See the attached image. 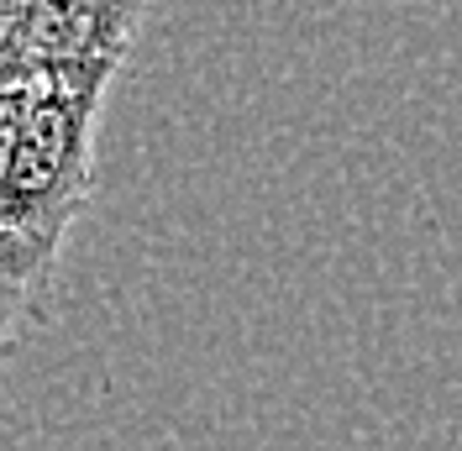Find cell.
Masks as SVG:
<instances>
[{"mask_svg":"<svg viewBox=\"0 0 462 451\" xmlns=\"http://www.w3.org/2000/svg\"><path fill=\"white\" fill-rule=\"evenodd\" d=\"M111 85L0 79V336L5 346L53 315L69 226L95 189V137Z\"/></svg>","mask_w":462,"mask_h":451,"instance_id":"1","label":"cell"},{"mask_svg":"<svg viewBox=\"0 0 462 451\" xmlns=\"http://www.w3.org/2000/svg\"><path fill=\"white\" fill-rule=\"evenodd\" d=\"M152 0H0V79L111 85Z\"/></svg>","mask_w":462,"mask_h":451,"instance_id":"2","label":"cell"}]
</instances>
